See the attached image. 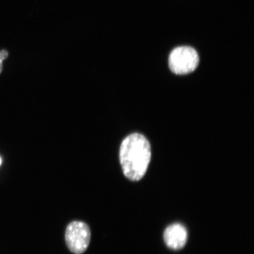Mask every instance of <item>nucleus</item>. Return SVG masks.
I'll list each match as a JSON object with an SVG mask.
<instances>
[{"label": "nucleus", "instance_id": "obj_1", "mask_svg": "<svg viewBox=\"0 0 254 254\" xmlns=\"http://www.w3.org/2000/svg\"><path fill=\"white\" fill-rule=\"evenodd\" d=\"M151 157L150 142L139 133L127 136L121 144L119 153L121 166L127 179L132 182H138L144 177Z\"/></svg>", "mask_w": 254, "mask_h": 254}, {"label": "nucleus", "instance_id": "obj_2", "mask_svg": "<svg viewBox=\"0 0 254 254\" xmlns=\"http://www.w3.org/2000/svg\"><path fill=\"white\" fill-rule=\"evenodd\" d=\"M196 51L189 46L178 47L169 56V66L171 71L178 75H185L195 71L199 64Z\"/></svg>", "mask_w": 254, "mask_h": 254}, {"label": "nucleus", "instance_id": "obj_3", "mask_svg": "<svg viewBox=\"0 0 254 254\" xmlns=\"http://www.w3.org/2000/svg\"><path fill=\"white\" fill-rule=\"evenodd\" d=\"M65 239L69 251L75 254L86 252L91 240V231L84 222L74 221L66 228Z\"/></svg>", "mask_w": 254, "mask_h": 254}, {"label": "nucleus", "instance_id": "obj_4", "mask_svg": "<svg viewBox=\"0 0 254 254\" xmlns=\"http://www.w3.org/2000/svg\"><path fill=\"white\" fill-rule=\"evenodd\" d=\"M164 238L165 243L170 249L179 250L186 246L188 239V233L183 225L174 224L166 228Z\"/></svg>", "mask_w": 254, "mask_h": 254}, {"label": "nucleus", "instance_id": "obj_5", "mask_svg": "<svg viewBox=\"0 0 254 254\" xmlns=\"http://www.w3.org/2000/svg\"><path fill=\"white\" fill-rule=\"evenodd\" d=\"M8 56V53L7 51L5 50L0 51V74H1L2 70V62L7 58Z\"/></svg>", "mask_w": 254, "mask_h": 254}, {"label": "nucleus", "instance_id": "obj_6", "mask_svg": "<svg viewBox=\"0 0 254 254\" xmlns=\"http://www.w3.org/2000/svg\"><path fill=\"white\" fill-rule=\"evenodd\" d=\"M1 162H2L1 158V157H0V166H1Z\"/></svg>", "mask_w": 254, "mask_h": 254}]
</instances>
